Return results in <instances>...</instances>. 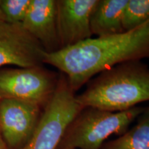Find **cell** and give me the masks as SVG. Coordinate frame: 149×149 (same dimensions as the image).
I'll return each mask as SVG.
<instances>
[{"label":"cell","instance_id":"cell-1","mask_svg":"<svg viewBox=\"0 0 149 149\" xmlns=\"http://www.w3.org/2000/svg\"><path fill=\"white\" fill-rule=\"evenodd\" d=\"M143 59H149V19L130 31L92 37L71 47L44 53L43 62L60 70L76 93L100 72Z\"/></svg>","mask_w":149,"mask_h":149},{"label":"cell","instance_id":"cell-2","mask_svg":"<svg viewBox=\"0 0 149 149\" xmlns=\"http://www.w3.org/2000/svg\"><path fill=\"white\" fill-rule=\"evenodd\" d=\"M82 108L121 112L149 101V66L141 61H128L104 70L76 95Z\"/></svg>","mask_w":149,"mask_h":149},{"label":"cell","instance_id":"cell-3","mask_svg":"<svg viewBox=\"0 0 149 149\" xmlns=\"http://www.w3.org/2000/svg\"><path fill=\"white\" fill-rule=\"evenodd\" d=\"M146 108L135 107L121 112L82 108L70 123L57 149H101L113 135L119 136Z\"/></svg>","mask_w":149,"mask_h":149},{"label":"cell","instance_id":"cell-4","mask_svg":"<svg viewBox=\"0 0 149 149\" xmlns=\"http://www.w3.org/2000/svg\"><path fill=\"white\" fill-rule=\"evenodd\" d=\"M81 109L66 77L61 73L53 97L43 110L32 137L22 149H57L68 125Z\"/></svg>","mask_w":149,"mask_h":149},{"label":"cell","instance_id":"cell-5","mask_svg":"<svg viewBox=\"0 0 149 149\" xmlns=\"http://www.w3.org/2000/svg\"><path fill=\"white\" fill-rule=\"evenodd\" d=\"M59 75L43 66L0 69V99L31 102L44 109L57 88Z\"/></svg>","mask_w":149,"mask_h":149},{"label":"cell","instance_id":"cell-6","mask_svg":"<svg viewBox=\"0 0 149 149\" xmlns=\"http://www.w3.org/2000/svg\"><path fill=\"white\" fill-rule=\"evenodd\" d=\"M40 106L0 99V134L7 149H22L32 137L42 116Z\"/></svg>","mask_w":149,"mask_h":149},{"label":"cell","instance_id":"cell-7","mask_svg":"<svg viewBox=\"0 0 149 149\" xmlns=\"http://www.w3.org/2000/svg\"><path fill=\"white\" fill-rule=\"evenodd\" d=\"M44 53L40 42L26 31L22 24L0 22V67L43 66Z\"/></svg>","mask_w":149,"mask_h":149},{"label":"cell","instance_id":"cell-8","mask_svg":"<svg viewBox=\"0 0 149 149\" xmlns=\"http://www.w3.org/2000/svg\"><path fill=\"white\" fill-rule=\"evenodd\" d=\"M99 0H56L61 49L92 38L91 18Z\"/></svg>","mask_w":149,"mask_h":149},{"label":"cell","instance_id":"cell-9","mask_svg":"<svg viewBox=\"0 0 149 149\" xmlns=\"http://www.w3.org/2000/svg\"><path fill=\"white\" fill-rule=\"evenodd\" d=\"M22 26L51 53L61 50L57 22L56 0H31Z\"/></svg>","mask_w":149,"mask_h":149},{"label":"cell","instance_id":"cell-10","mask_svg":"<svg viewBox=\"0 0 149 149\" xmlns=\"http://www.w3.org/2000/svg\"><path fill=\"white\" fill-rule=\"evenodd\" d=\"M128 0H99L91 18V29L97 37L124 32L123 13Z\"/></svg>","mask_w":149,"mask_h":149},{"label":"cell","instance_id":"cell-11","mask_svg":"<svg viewBox=\"0 0 149 149\" xmlns=\"http://www.w3.org/2000/svg\"><path fill=\"white\" fill-rule=\"evenodd\" d=\"M139 117L134 127L117 139L106 141L101 149H149V107Z\"/></svg>","mask_w":149,"mask_h":149},{"label":"cell","instance_id":"cell-12","mask_svg":"<svg viewBox=\"0 0 149 149\" xmlns=\"http://www.w3.org/2000/svg\"><path fill=\"white\" fill-rule=\"evenodd\" d=\"M149 19V0H128L124 8L122 26L124 31H130Z\"/></svg>","mask_w":149,"mask_h":149},{"label":"cell","instance_id":"cell-13","mask_svg":"<svg viewBox=\"0 0 149 149\" xmlns=\"http://www.w3.org/2000/svg\"><path fill=\"white\" fill-rule=\"evenodd\" d=\"M31 0H0V10L6 22L22 24Z\"/></svg>","mask_w":149,"mask_h":149},{"label":"cell","instance_id":"cell-14","mask_svg":"<svg viewBox=\"0 0 149 149\" xmlns=\"http://www.w3.org/2000/svg\"><path fill=\"white\" fill-rule=\"evenodd\" d=\"M0 149H7L4 141H3L2 137H1V134H0Z\"/></svg>","mask_w":149,"mask_h":149},{"label":"cell","instance_id":"cell-15","mask_svg":"<svg viewBox=\"0 0 149 149\" xmlns=\"http://www.w3.org/2000/svg\"><path fill=\"white\" fill-rule=\"evenodd\" d=\"M5 22L4 17H3L2 13H1V11L0 10V22Z\"/></svg>","mask_w":149,"mask_h":149}]
</instances>
